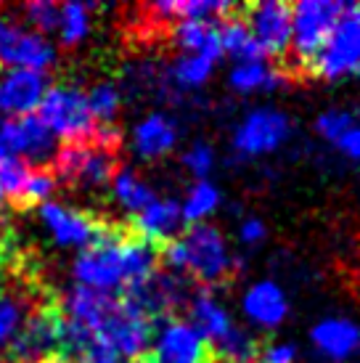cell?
Listing matches in <instances>:
<instances>
[{
  "label": "cell",
  "instance_id": "33",
  "mask_svg": "<svg viewBox=\"0 0 360 363\" xmlns=\"http://www.w3.org/2000/svg\"><path fill=\"white\" fill-rule=\"evenodd\" d=\"M30 318V300L24 294H0V347H9Z\"/></svg>",
  "mask_w": 360,
  "mask_h": 363
},
{
  "label": "cell",
  "instance_id": "6",
  "mask_svg": "<svg viewBox=\"0 0 360 363\" xmlns=\"http://www.w3.org/2000/svg\"><path fill=\"white\" fill-rule=\"evenodd\" d=\"M347 3L339 0H300L291 6V45L289 51L300 67H310L323 43L329 40Z\"/></svg>",
  "mask_w": 360,
  "mask_h": 363
},
{
  "label": "cell",
  "instance_id": "10",
  "mask_svg": "<svg viewBox=\"0 0 360 363\" xmlns=\"http://www.w3.org/2000/svg\"><path fill=\"white\" fill-rule=\"evenodd\" d=\"M38 220L56 247L77 250V252L90 247L103 231L88 212L77 210L67 202H59V199H48V202L38 204Z\"/></svg>",
  "mask_w": 360,
  "mask_h": 363
},
{
  "label": "cell",
  "instance_id": "2",
  "mask_svg": "<svg viewBox=\"0 0 360 363\" xmlns=\"http://www.w3.org/2000/svg\"><path fill=\"white\" fill-rule=\"evenodd\" d=\"M164 265L175 276H189L204 286L225 281L230 273L236 271V255L230 252V244L225 233L212 225V223H199L189 225L186 233L172 239L164 247Z\"/></svg>",
  "mask_w": 360,
  "mask_h": 363
},
{
  "label": "cell",
  "instance_id": "7",
  "mask_svg": "<svg viewBox=\"0 0 360 363\" xmlns=\"http://www.w3.org/2000/svg\"><path fill=\"white\" fill-rule=\"evenodd\" d=\"M56 181H67L77 189H101L117 172V154L114 149L99 141L67 143L56 152Z\"/></svg>",
  "mask_w": 360,
  "mask_h": 363
},
{
  "label": "cell",
  "instance_id": "40",
  "mask_svg": "<svg viewBox=\"0 0 360 363\" xmlns=\"http://www.w3.org/2000/svg\"><path fill=\"white\" fill-rule=\"evenodd\" d=\"M9 24H11V19H9V16H6V13H3V11H0V32L6 30Z\"/></svg>",
  "mask_w": 360,
  "mask_h": 363
},
{
  "label": "cell",
  "instance_id": "4",
  "mask_svg": "<svg viewBox=\"0 0 360 363\" xmlns=\"http://www.w3.org/2000/svg\"><path fill=\"white\" fill-rule=\"evenodd\" d=\"M310 69L326 82H339L360 72V3L344 6L329 40L310 61Z\"/></svg>",
  "mask_w": 360,
  "mask_h": 363
},
{
  "label": "cell",
  "instance_id": "25",
  "mask_svg": "<svg viewBox=\"0 0 360 363\" xmlns=\"http://www.w3.org/2000/svg\"><path fill=\"white\" fill-rule=\"evenodd\" d=\"M172 40L180 48V53L201 56V59H210L215 64L223 59L218 24H212V21H175Z\"/></svg>",
  "mask_w": 360,
  "mask_h": 363
},
{
  "label": "cell",
  "instance_id": "21",
  "mask_svg": "<svg viewBox=\"0 0 360 363\" xmlns=\"http://www.w3.org/2000/svg\"><path fill=\"white\" fill-rule=\"evenodd\" d=\"M189 321L210 342V347L220 342L223 337H228L230 329L236 326L228 305L223 303L215 292H210V289L193 292L189 297Z\"/></svg>",
  "mask_w": 360,
  "mask_h": 363
},
{
  "label": "cell",
  "instance_id": "27",
  "mask_svg": "<svg viewBox=\"0 0 360 363\" xmlns=\"http://www.w3.org/2000/svg\"><path fill=\"white\" fill-rule=\"evenodd\" d=\"M180 215L186 225H199L210 223V218L220 210L223 191L212 181H193L186 189V196L180 199Z\"/></svg>",
  "mask_w": 360,
  "mask_h": 363
},
{
  "label": "cell",
  "instance_id": "15",
  "mask_svg": "<svg viewBox=\"0 0 360 363\" xmlns=\"http://www.w3.org/2000/svg\"><path fill=\"white\" fill-rule=\"evenodd\" d=\"M241 315L254 329L273 332L289 318V294L273 279L252 281L241 292Z\"/></svg>",
  "mask_w": 360,
  "mask_h": 363
},
{
  "label": "cell",
  "instance_id": "28",
  "mask_svg": "<svg viewBox=\"0 0 360 363\" xmlns=\"http://www.w3.org/2000/svg\"><path fill=\"white\" fill-rule=\"evenodd\" d=\"M215 61L201 59V56H189V53H180L172 59V64L167 67V80L175 91L193 93L201 91L215 74Z\"/></svg>",
  "mask_w": 360,
  "mask_h": 363
},
{
  "label": "cell",
  "instance_id": "20",
  "mask_svg": "<svg viewBox=\"0 0 360 363\" xmlns=\"http://www.w3.org/2000/svg\"><path fill=\"white\" fill-rule=\"evenodd\" d=\"M11 358L19 363H43L59 347V315L48 311L30 313L19 334L13 337Z\"/></svg>",
  "mask_w": 360,
  "mask_h": 363
},
{
  "label": "cell",
  "instance_id": "22",
  "mask_svg": "<svg viewBox=\"0 0 360 363\" xmlns=\"http://www.w3.org/2000/svg\"><path fill=\"white\" fill-rule=\"evenodd\" d=\"M183 215H180L178 199L170 196H157L151 199L143 210L135 215V231L138 239H143L146 244L164 242L170 244L172 239H178L183 231Z\"/></svg>",
  "mask_w": 360,
  "mask_h": 363
},
{
  "label": "cell",
  "instance_id": "11",
  "mask_svg": "<svg viewBox=\"0 0 360 363\" xmlns=\"http://www.w3.org/2000/svg\"><path fill=\"white\" fill-rule=\"evenodd\" d=\"M244 24L262 59H281L291 45V6L283 0H260L249 6Z\"/></svg>",
  "mask_w": 360,
  "mask_h": 363
},
{
  "label": "cell",
  "instance_id": "35",
  "mask_svg": "<svg viewBox=\"0 0 360 363\" xmlns=\"http://www.w3.org/2000/svg\"><path fill=\"white\" fill-rule=\"evenodd\" d=\"M183 170L189 172L193 181H210V172L215 170V149L207 141L191 143L189 149L183 152Z\"/></svg>",
  "mask_w": 360,
  "mask_h": 363
},
{
  "label": "cell",
  "instance_id": "37",
  "mask_svg": "<svg viewBox=\"0 0 360 363\" xmlns=\"http://www.w3.org/2000/svg\"><path fill=\"white\" fill-rule=\"evenodd\" d=\"M265 236H268V225L260 218H244L236 228V239L241 247H257L265 242Z\"/></svg>",
  "mask_w": 360,
  "mask_h": 363
},
{
  "label": "cell",
  "instance_id": "17",
  "mask_svg": "<svg viewBox=\"0 0 360 363\" xmlns=\"http://www.w3.org/2000/svg\"><path fill=\"white\" fill-rule=\"evenodd\" d=\"M313 350L329 363H347L360 355V323L350 315H326L313 323Z\"/></svg>",
  "mask_w": 360,
  "mask_h": 363
},
{
  "label": "cell",
  "instance_id": "16",
  "mask_svg": "<svg viewBox=\"0 0 360 363\" xmlns=\"http://www.w3.org/2000/svg\"><path fill=\"white\" fill-rule=\"evenodd\" d=\"M56 191L53 172L35 167L30 162L3 160L0 162V196L19 204H43Z\"/></svg>",
  "mask_w": 360,
  "mask_h": 363
},
{
  "label": "cell",
  "instance_id": "8",
  "mask_svg": "<svg viewBox=\"0 0 360 363\" xmlns=\"http://www.w3.org/2000/svg\"><path fill=\"white\" fill-rule=\"evenodd\" d=\"M149 355V363H210L212 347L189 318L170 315L154 326Z\"/></svg>",
  "mask_w": 360,
  "mask_h": 363
},
{
  "label": "cell",
  "instance_id": "36",
  "mask_svg": "<svg viewBox=\"0 0 360 363\" xmlns=\"http://www.w3.org/2000/svg\"><path fill=\"white\" fill-rule=\"evenodd\" d=\"M21 16H24V27L40 32V35H48V32L56 30V21H59V6L53 0H30L24 3L21 9Z\"/></svg>",
  "mask_w": 360,
  "mask_h": 363
},
{
  "label": "cell",
  "instance_id": "43",
  "mask_svg": "<svg viewBox=\"0 0 360 363\" xmlns=\"http://www.w3.org/2000/svg\"><path fill=\"white\" fill-rule=\"evenodd\" d=\"M135 363H149V361H135Z\"/></svg>",
  "mask_w": 360,
  "mask_h": 363
},
{
  "label": "cell",
  "instance_id": "13",
  "mask_svg": "<svg viewBox=\"0 0 360 363\" xmlns=\"http://www.w3.org/2000/svg\"><path fill=\"white\" fill-rule=\"evenodd\" d=\"M99 334L103 340H109L111 347L120 353L122 361L135 363L149 353L154 323H151L143 313L135 311L133 305L125 303V300H117Z\"/></svg>",
  "mask_w": 360,
  "mask_h": 363
},
{
  "label": "cell",
  "instance_id": "46",
  "mask_svg": "<svg viewBox=\"0 0 360 363\" xmlns=\"http://www.w3.org/2000/svg\"><path fill=\"white\" fill-rule=\"evenodd\" d=\"M254 363H257V361H254Z\"/></svg>",
  "mask_w": 360,
  "mask_h": 363
},
{
  "label": "cell",
  "instance_id": "41",
  "mask_svg": "<svg viewBox=\"0 0 360 363\" xmlns=\"http://www.w3.org/2000/svg\"><path fill=\"white\" fill-rule=\"evenodd\" d=\"M3 212H6V202H3V196H0V220H3Z\"/></svg>",
  "mask_w": 360,
  "mask_h": 363
},
{
  "label": "cell",
  "instance_id": "9",
  "mask_svg": "<svg viewBox=\"0 0 360 363\" xmlns=\"http://www.w3.org/2000/svg\"><path fill=\"white\" fill-rule=\"evenodd\" d=\"M56 157V138L40 117H0V162H45Z\"/></svg>",
  "mask_w": 360,
  "mask_h": 363
},
{
  "label": "cell",
  "instance_id": "32",
  "mask_svg": "<svg viewBox=\"0 0 360 363\" xmlns=\"http://www.w3.org/2000/svg\"><path fill=\"white\" fill-rule=\"evenodd\" d=\"M85 96H88V106H90L93 120L101 122L103 128L114 125V120L120 117V111H122V91L120 88L109 80H101V82H96Z\"/></svg>",
  "mask_w": 360,
  "mask_h": 363
},
{
  "label": "cell",
  "instance_id": "29",
  "mask_svg": "<svg viewBox=\"0 0 360 363\" xmlns=\"http://www.w3.org/2000/svg\"><path fill=\"white\" fill-rule=\"evenodd\" d=\"M56 35H59V43L67 45V48H74L90 38L93 32V6L90 3H64L59 6V21H56Z\"/></svg>",
  "mask_w": 360,
  "mask_h": 363
},
{
  "label": "cell",
  "instance_id": "5",
  "mask_svg": "<svg viewBox=\"0 0 360 363\" xmlns=\"http://www.w3.org/2000/svg\"><path fill=\"white\" fill-rule=\"evenodd\" d=\"M291 138V120L283 109L257 106L249 109L233 128L230 149L241 160H262L281 152Z\"/></svg>",
  "mask_w": 360,
  "mask_h": 363
},
{
  "label": "cell",
  "instance_id": "34",
  "mask_svg": "<svg viewBox=\"0 0 360 363\" xmlns=\"http://www.w3.org/2000/svg\"><path fill=\"white\" fill-rule=\"evenodd\" d=\"M355 122H358V117L347 109H323L318 117H315V133H318L326 143L334 146Z\"/></svg>",
  "mask_w": 360,
  "mask_h": 363
},
{
  "label": "cell",
  "instance_id": "42",
  "mask_svg": "<svg viewBox=\"0 0 360 363\" xmlns=\"http://www.w3.org/2000/svg\"><path fill=\"white\" fill-rule=\"evenodd\" d=\"M43 363H69V361H50L48 358V361H43Z\"/></svg>",
  "mask_w": 360,
  "mask_h": 363
},
{
  "label": "cell",
  "instance_id": "38",
  "mask_svg": "<svg viewBox=\"0 0 360 363\" xmlns=\"http://www.w3.org/2000/svg\"><path fill=\"white\" fill-rule=\"evenodd\" d=\"M257 363H297V345L270 342L257 353Z\"/></svg>",
  "mask_w": 360,
  "mask_h": 363
},
{
  "label": "cell",
  "instance_id": "1",
  "mask_svg": "<svg viewBox=\"0 0 360 363\" xmlns=\"http://www.w3.org/2000/svg\"><path fill=\"white\" fill-rule=\"evenodd\" d=\"M159 255L154 244L114 231H101L99 239L80 250L72 260V281L101 294L128 292L157 273Z\"/></svg>",
  "mask_w": 360,
  "mask_h": 363
},
{
  "label": "cell",
  "instance_id": "19",
  "mask_svg": "<svg viewBox=\"0 0 360 363\" xmlns=\"http://www.w3.org/2000/svg\"><path fill=\"white\" fill-rule=\"evenodd\" d=\"M180 128L164 111L143 114L130 130V152L143 162H157L178 149Z\"/></svg>",
  "mask_w": 360,
  "mask_h": 363
},
{
  "label": "cell",
  "instance_id": "26",
  "mask_svg": "<svg viewBox=\"0 0 360 363\" xmlns=\"http://www.w3.org/2000/svg\"><path fill=\"white\" fill-rule=\"evenodd\" d=\"M109 191H111L114 204H117L122 212L133 215V218H135L151 199H157L151 183L146 181L138 170H133V167H117V172L111 175V181H109Z\"/></svg>",
  "mask_w": 360,
  "mask_h": 363
},
{
  "label": "cell",
  "instance_id": "39",
  "mask_svg": "<svg viewBox=\"0 0 360 363\" xmlns=\"http://www.w3.org/2000/svg\"><path fill=\"white\" fill-rule=\"evenodd\" d=\"M334 149L350 162H360V120L352 125L350 130L342 135L339 141L334 143Z\"/></svg>",
  "mask_w": 360,
  "mask_h": 363
},
{
  "label": "cell",
  "instance_id": "30",
  "mask_svg": "<svg viewBox=\"0 0 360 363\" xmlns=\"http://www.w3.org/2000/svg\"><path fill=\"white\" fill-rule=\"evenodd\" d=\"M218 35H220V51L223 56L233 59V64H244V61H265L262 59L260 48L254 45L249 30L241 16H228L223 19V24L218 27Z\"/></svg>",
  "mask_w": 360,
  "mask_h": 363
},
{
  "label": "cell",
  "instance_id": "18",
  "mask_svg": "<svg viewBox=\"0 0 360 363\" xmlns=\"http://www.w3.org/2000/svg\"><path fill=\"white\" fill-rule=\"evenodd\" d=\"M48 91L45 72L3 69L0 72V117H27L40 106Z\"/></svg>",
  "mask_w": 360,
  "mask_h": 363
},
{
  "label": "cell",
  "instance_id": "45",
  "mask_svg": "<svg viewBox=\"0 0 360 363\" xmlns=\"http://www.w3.org/2000/svg\"><path fill=\"white\" fill-rule=\"evenodd\" d=\"M358 77H360V72H358Z\"/></svg>",
  "mask_w": 360,
  "mask_h": 363
},
{
  "label": "cell",
  "instance_id": "31",
  "mask_svg": "<svg viewBox=\"0 0 360 363\" xmlns=\"http://www.w3.org/2000/svg\"><path fill=\"white\" fill-rule=\"evenodd\" d=\"M212 347H215V355L223 363H254L257 361V353H260L254 334L249 329L239 326V323L230 329L228 337H223L220 342L212 345Z\"/></svg>",
  "mask_w": 360,
  "mask_h": 363
},
{
  "label": "cell",
  "instance_id": "44",
  "mask_svg": "<svg viewBox=\"0 0 360 363\" xmlns=\"http://www.w3.org/2000/svg\"><path fill=\"white\" fill-rule=\"evenodd\" d=\"M0 363H6V361H3V355H0Z\"/></svg>",
  "mask_w": 360,
  "mask_h": 363
},
{
  "label": "cell",
  "instance_id": "3",
  "mask_svg": "<svg viewBox=\"0 0 360 363\" xmlns=\"http://www.w3.org/2000/svg\"><path fill=\"white\" fill-rule=\"evenodd\" d=\"M40 122L56 141L80 143L96 135V120L90 114L88 96L77 85H48L40 101Z\"/></svg>",
  "mask_w": 360,
  "mask_h": 363
},
{
  "label": "cell",
  "instance_id": "24",
  "mask_svg": "<svg viewBox=\"0 0 360 363\" xmlns=\"http://www.w3.org/2000/svg\"><path fill=\"white\" fill-rule=\"evenodd\" d=\"M289 77L281 69L270 67L268 61H244L233 64L228 72V88L239 96H262L286 88Z\"/></svg>",
  "mask_w": 360,
  "mask_h": 363
},
{
  "label": "cell",
  "instance_id": "14",
  "mask_svg": "<svg viewBox=\"0 0 360 363\" xmlns=\"http://www.w3.org/2000/svg\"><path fill=\"white\" fill-rule=\"evenodd\" d=\"M56 61V45L48 35L30 30L24 24H9L0 32V64L3 69L45 72Z\"/></svg>",
  "mask_w": 360,
  "mask_h": 363
},
{
  "label": "cell",
  "instance_id": "23",
  "mask_svg": "<svg viewBox=\"0 0 360 363\" xmlns=\"http://www.w3.org/2000/svg\"><path fill=\"white\" fill-rule=\"evenodd\" d=\"M146 13L159 21H223L236 13V6L228 0H159L146 9Z\"/></svg>",
  "mask_w": 360,
  "mask_h": 363
},
{
  "label": "cell",
  "instance_id": "12",
  "mask_svg": "<svg viewBox=\"0 0 360 363\" xmlns=\"http://www.w3.org/2000/svg\"><path fill=\"white\" fill-rule=\"evenodd\" d=\"M189 281L175 273H154L146 281L135 284L125 292V303L133 305L146 318H170L172 313L189 303Z\"/></svg>",
  "mask_w": 360,
  "mask_h": 363
}]
</instances>
